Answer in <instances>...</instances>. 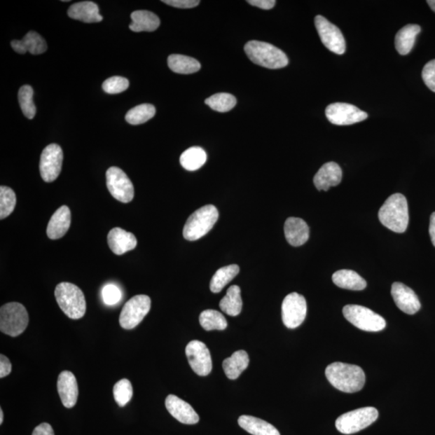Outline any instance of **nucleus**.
Returning <instances> with one entry per match:
<instances>
[{
	"instance_id": "f257e3e1",
	"label": "nucleus",
	"mask_w": 435,
	"mask_h": 435,
	"mask_svg": "<svg viewBox=\"0 0 435 435\" xmlns=\"http://www.w3.org/2000/svg\"><path fill=\"white\" fill-rule=\"evenodd\" d=\"M325 373L331 385L343 393L353 394L361 391L366 380L361 367L345 363H333L326 367Z\"/></svg>"
},
{
	"instance_id": "f03ea898",
	"label": "nucleus",
	"mask_w": 435,
	"mask_h": 435,
	"mask_svg": "<svg viewBox=\"0 0 435 435\" xmlns=\"http://www.w3.org/2000/svg\"><path fill=\"white\" fill-rule=\"evenodd\" d=\"M378 216L380 223L387 228L396 233H405L409 224L406 197L401 193L391 195L380 209Z\"/></svg>"
},
{
	"instance_id": "7ed1b4c3",
	"label": "nucleus",
	"mask_w": 435,
	"mask_h": 435,
	"mask_svg": "<svg viewBox=\"0 0 435 435\" xmlns=\"http://www.w3.org/2000/svg\"><path fill=\"white\" fill-rule=\"evenodd\" d=\"M244 51L250 60L258 66L277 69L286 67L289 64L286 53L266 42L249 41L244 46Z\"/></svg>"
},
{
	"instance_id": "20e7f679",
	"label": "nucleus",
	"mask_w": 435,
	"mask_h": 435,
	"mask_svg": "<svg viewBox=\"0 0 435 435\" xmlns=\"http://www.w3.org/2000/svg\"><path fill=\"white\" fill-rule=\"evenodd\" d=\"M55 298L64 315L71 319H79L85 315L87 303L84 294L72 283L62 282L55 289Z\"/></svg>"
},
{
	"instance_id": "39448f33",
	"label": "nucleus",
	"mask_w": 435,
	"mask_h": 435,
	"mask_svg": "<svg viewBox=\"0 0 435 435\" xmlns=\"http://www.w3.org/2000/svg\"><path fill=\"white\" fill-rule=\"evenodd\" d=\"M219 212L216 207L207 205L193 212L184 226V236L189 241H195L206 235L216 224Z\"/></svg>"
},
{
	"instance_id": "423d86ee",
	"label": "nucleus",
	"mask_w": 435,
	"mask_h": 435,
	"mask_svg": "<svg viewBox=\"0 0 435 435\" xmlns=\"http://www.w3.org/2000/svg\"><path fill=\"white\" fill-rule=\"evenodd\" d=\"M28 311L22 304L9 303L0 309V330L12 337L19 336L29 325Z\"/></svg>"
},
{
	"instance_id": "0eeeda50",
	"label": "nucleus",
	"mask_w": 435,
	"mask_h": 435,
	"mask_svg": "<svg viewBox=\"0 0 435 435\" xmlns=\"http://www.w3.org/2000/svg\"><path fill=\"white\" fill-rule=\"evenodd\" d=\"M379 413L374 407H364L361 409L347 412L337 418L336 427L338 431L352 434L362 431L377 421Z\"/></svg>"
},
{
	"instance_id": "6e6552de",
	"label": "nucleus",
	"mask_w": 435,
	"mask_h": 435,
	"mask_svg": "<svg viewBox=\"0 0 435 435\" xmlns=\"http://www.w3.org/2000/svg\"><path fill=\"white\" fill-rule=\"evenodd\" d=\"M343 314L348 322L362 331L378 332L386 326L383 317L364 306L347 305L343 308Z\"/></svg>"
},
{
	"instance_id": "1a4fd4ad",
	"label": "nucleus",
	"mask_w": 435,
	"mask_h": 435,
	"mask_svg": "<svg viewBox=\"0 0 435 435\" xmlns=\"http://www.w3.org/2000/svg\"><path fill=\"white\" fill-rule=\"evenodd\" d=\"M151 308V299L147 295H137L123 306L120 316V324L123 329H135Z\"/></svg>"
},
{
	"instance_id": "9d476101",
	"label": "nucleus",
	"mask_w": 435,
	"mask_h": 435,
	"mask_svg": "<svg viewBox=\"0 0 435 435\" xmlns=\"http://www.w3.org/2000/svg\"><path fill=\"white\" fill-rule=\"evenodd\" d=\"M106 177L107 189L113 198L123 203L132 201L134 186L125 172L113 166L107 170Z\"/></svg>"
},
{
	"instance_id": "9b49d317",
	"label": "nucleus",
	"mask_w": 435,
	"mask_h": 435,
	"mask_svg": "<svg viewBox=\"0 0 435 435\" xmlns=\"http://www.w3.org/2000/svg\"><path fill=\"white\" fill-rule=\"evenodd\" d=\"M315 24L322 44L336 55H343L346 51V42L340 29L322 15L316 16Z\"/></svg>"
},
{
	"instance_id": "f8f14e48",
	"label": "nucleus",
	"mask_w": 435,
	"mask_h": 435,
	"mask_svg": "<svg viewBox=\"0 0 435 435\" xmlns=\"http://www.w3.org/2000/svg\"><path fill=\"white\" fill-rule=\"evenodd\" d=\"M282 310L284 326L289 329H294L304 322L308 313V305L303 295L292 293L284 298Z\"/></svg>"
},
{
	"instance_id": "ddd939ff",
	"label": "nucleus",
	"mask_w": 435,
	"mask_h": 435,
	"mask_svg": "<svg viewBox=\"0 0 435 435\" xmlns=\"http://www.w3.org/2000/svg\"><path fill=\"white\" fill-rule=\"evenodd\" d=\"M326 116L335 125H352L367 119L366 112L359 109L356 106L336 103L326 107Z\"/></svg>"
},
{
	"instance_id": "4468645a",
	"label": "nucleus",
	"mask_w": 435,
	"mask_h": 435,
	"mask_svg": "<svg viewBox=\"0 0 435 435\" xmlns=\"http://www.w3.org/2000/svg\"><path fill=\"white\" fill-rule=\"evenodd\" d=\"M186 357L193 372L201 377L211 373L212 359L205 343L193 340L188 343L186 348Z\"/></svg>"
},
{
	"instance_id": "2eb2a0df",
	"label": "nucleus",
	"mask_w": 435,
	"mask_h": 435,
	"mask_svg": "<svg viewBox=\"0 0 435 435\" xmlns=\"http://www.w3.org/2000/svg\"><path fill=\"white\" fill-rule=\"evenodd\" d=\"M63 152L58 144H51L43 150L40 160V173L46 182L55 181L62 168Z\"/></svg>"
},
{
	"instance_id": "dca6fc26",
	"label": "nucleus",
	"mask_w": 435,
	"mask_h": 435,
	"mask_svg": "<svg viewBox=\"0 0 435 435\" xmlns=\"http://www.w3.org/2000/svg\"><path fill=\"white\" fill-rule=\"evenodd\" d=\"M392 297L403 312L415 315L421 308V303L413 289L401 282H395L392 286Z\"/></svg>"
},
{
	"instance_id": "f3484780",
	"label": "nucleus",
	"mask_w": 435,
	"mask_h": 435,
	"mask_svg": "<svg viewBox=\"0 0 435 435\" xmlns=\"http://www.w3.org/2000/svg\"><path fill=\"white\" fill-rule=\"evenodd\" d=\"M165 406L170 415L181 423L193 425L200 422V416L193 408L179 396L169 395L165 399Z\"/></svg>"
},
{
	"instance_id": "a211bd4d",
	"label": "nucleus",
	"mask_w": 435,
	"mask_h": 435,
	"mask_svg": "<svg viewBox=\"0 0 435 435\" xmlns=\"http://www.w3.org/2000/svg\"><path fill=\"white\" fill-rule=\"evenodd\" d=\"M57 391L64 407L72 408L76 405L78 387L76 378L69 371H63L57 379Z\"/></svg>"
},
{
	"instance_id": "6ab92c4d",
	"label": "nucleus",
	"mask_w": 435,
	"mask_h": 435,
	"mask_svg": "<svg viewBox=\"0 0 435 435\" xmlns=\"http://www.w3.org/2000/svg\"><path fill=\"white\" fill-rule=\"evenodd\" d=\"M107 243L113 254L121 256L135 249L137 240L132 233L120 228H115L111 229L107 235Z\"/></svg>"
},
{
	"instance_id": "aec40b11",
	"label": "nucleus",
	"mask_w": 435,
	"mask_h": 435,
	"mask_svg": "<svg viewBox=\"0 0 435 435\" xmlns=\"http://www.w3.org/2000/svg\"><path fill=\"white\" fill-rule=\"evenodd\" d=\"M342 170L336 163H326L322 166L314 177V184L319 191H327L331 187L337 186L342 181Z\"/></svg>"
},
{
	"instance_id": "412c9836",
	"label": "nucleus",
	"mask_w": 435,
	"mask_h": 435,
	"mask_svg": "<svg viewBox=\"0 0 435 435\" xmlns=\"http://www.w3.org/2000/svg\"><path fill=\"white\" fill-rule=\"evenodd\" d=\"M71 223V212L67 206L58 208L48 223L47 235L51 240L62 238Z\"/></svg>"
},
{
	"instance_id": "4be33fe9",
	"label": "nucleus",
	"mask_w": 435,
	"mask_h": 435,
	"mask_svg": "<svg viewBox=\"0 0 435 435\" xmlns=\"http://www.w3.org/2000/svg\"><path fill=\"white\" fill-rule=\"evenodd\" d=\"M284 235L290 245L302 246L309 240L310 230L303 219L290 217L284 223Z\"/></svg>"
},
{
	"instance_id": "5701e85b",
	"label": "nucleus",
	"mask_w": 435,
	"mask_h": 435,
	"mask_svg": "<svg viewBox=\"0 0 435 435\" xmlns=\"http://www.w3.org/2000/svg\"><path fill=\"white\" fill-rule=\"evenodd\" d=\"M14 51L25 55L29 52L32 55H39L47 50L46 41L37 32L30 31L21 41L14 40L11 43Z\"/></svg>"
},
{
	"instance_id": "b1692460",
	"label": "nucleus",
	"mask_w": 435,
	"mask_h": 435,
	"mask_svg": "<svg viewBox=\"0 0 435 435\" xmlns=\"http://www.w3.org/2000/svg\"><path fill=\"white\" fill-rule=\"evenodd\" d=\"M67 13L71 19L81 20L84 23H98L104 19L99 14L98 5L91 1L74 4L69 7Z\"/></svg>"
},
{
	"instance_id": "393cba45",
	"label": "nucleus",
	"mask_w": 435,
	"mask_h": 435,
	"mask_svg": "<svg viewBox=\"0 0 435 435\" xmlns=\"http://www.w3.org/2000/svg\"><path fill=\"white\" fill-rule=\"evenodd\" d=\"M132 23L129 28L132 32H153L159 28L160 21L158 16L149 11L139 10L131 14Z\"/></svg>"
},
{
	"instance_id": "a878e982",
	"label": "nucleus",
	"mask_w": 435,
	"mask_h": 435,
	"mask_svg": "<svg viewBox=\"0 0 435 435\" xmlns=\"http://www.w3.org/2000/svg\"><path fill=\"white\" fill-rule=\"evenodd\" d=\"M421 27L417 25H408L397 32L395 46L401 55H407L412 50L417 36L420 34Z\"/></svg>"
},
{
	"instance_id": "bb28decb",
	"label": "nucleus",
	"mask_w": 435,
	"mask_h": 435,
	"mask_svg": "<svg viewBox=\"0 0 435 435\" xmlns=\"http://www.w3.org/2000/svg\"><path fill=\"white\" fill-rule=\"evenodd\" d=\"M249 364L248 353L240 350L233 353L232 357L224 359L223 368L228 379L235 380L249 367Z\"/></svg>"
},
{
	"instance_id": "cd10ccee",
	"label": "nucleus",
	"mask_w": 435,
	"mask_h": 435,
	"mask_svg": "<svg viewBox=\"0 0 435 435\" xmlns=\"http://www.w3.org/2000/svg\"><path fill=\"white\" fill-rule=\"evenodd\" d=\"M238 423L241 428L252 435H281L277 429L262 419L249 416H240Z\"/></svg>"
},
{
	"instance_id": "c85d7f7f",
	"label": "nucleus",
	"mask_w": 435,
	"mask_h": 435,
	"mask_svg": "<svg viewBox=\"0 0 435 435\" xmlns=\"http://www.w3.org/2000/svg\"><path fill=\"white\" fill-rule=\"evenodd\" d=\"M333 282L338 287L356 290H363L367 286V282L357 272L348 270L337 271L332 276Z\"/></svg>"
},
{
	"instance_id": "c756f323",
	"label": "nucleus",
	"mask_w": 435,
	"mask_h": 435,
	"mask_svg": "<svg viewBox=\"0 0 435 435\" xmlns=\"http://www.w3.org/2000/svg\"><path fill=\"white\" fill-rule=\"evenodd\" d=\"M219 308L223 313L230 316L235 317L241 313L243 301H242L240 288L238 286H232L228 289L225 297L220 301Z\"/></svg>"
},
{
	"instance_id": "7c9ffc66",
	"label": "nucleus",
	"mask_w": 435,
	"mask_h": 435,
	"mask_svg": "<svg viewBox=\"0 0 435 435\" xmlns=\"http://www.w3.org/2000/svg\"><path fill=\"white\" fill-rule=\"evenodd\" d=\"M168 66L172 71L180 74L196 73L201 69V64L196 59L181 55H170Z\"/></svg>"
},
{
	"instance_id": "2f4dec72",
	"label": "nucleus",
	"mask_w": 435,
	"mask_h": 435,
	"mask_svg": "<svg viewBox=\"0 0 435 435\" xmlns=\"http://www.w3.org/2000/svg\"><path fill=\"white\" fill-rule=\"evenodd\" d=\"M240 267L237 265H230L225 266L214 273L209 283V289L212 292L217 294L222 291V289L232 282L238 275Z\"/></svg>"
},
{
	"instance_id": "473e14b6",
	"label": "nucleus",
	"mask_w": 435,
	"mask_h": 435,
	"mask_svg": "<svg viewBox=\"0 0 435 435\" xmlns=\"http://www.w3.org/2000/svg\"><path fill=\"white\" fill-rule=\"evenodd\" d=\"M207 153L200 147H191L181 154L180 163L188 171L200 170L206 163Z\"/></svg>"
},
{
	"instance_id": "72a5a7b5",
	"label": "nucleus",
	"mask_w": 435,
	"mask_h": 435,
	"mask_svg": "<svg viewBox=\"0 0 435 435\" xmlns=\"http://www.w3.org/2000/svg\"><path fill=\"white\" fill-rule=\"evenodd\" d=\"M200 322L202 329L206 331H223L228 326V322L223 314L214 310H204L200 315Z\"/></svg>"
},
{
	"instance_id": "f704fd0d",
	"label": "nucleus",
	"mask_w": 435,
	"mask_h": 435,
	"mask_svg": "<svg viewBox=\"0 0 435 435\" xmlns=\"http://www.w3.org/2000/svg\"><path fill=\"white\" fill-rule=\"evenodd\" d=\"M155 114L154 106L145 104L133 107L127 113L125 120L132 125H139L151 120Z\"/></svg>"
},
{
	"instance_id": "c9c22d12",
	"label": "nucleus",
	"mask_w": 435,
	"mask_h": 435,
	"mask_svg": "<svg viewBox=\"0 0 435 435\" xmlns=\"http://www.w3.org/2000/svg\"><path fill=\"white\" fill-rule=\"evenodd\" d=\"M237 103L235 97L228 93H218L207 99L205 104L211 107L214 111L218 112H228L233 109Z\"/></svg>"
},
{
	"instance_id": "e433bc0d",
	"label": "nucleus",
	"mask_w": 435,
	"mask_h": 435,
	"mask_svg": "<svg viewBox=\"0 0 435 435\" xmlns=\"http://www.w3.org/2000/svg\"><path fill=\"white\" fill-rule=\"evenodd\" d=\"M18 99L23 114L29 120L34 119L36 109L34 102V90L30 85H25L20 88Z\"/></svg>"
},
{
	"instance_id": "4c0bfd02",
	"label": "nucleus",
	"mask_w": 435,
	"mask_h": 435,
	"mask_svg": "<svg viewBox=\"0 0 435 435\" xmlns=\"http://www.w3.org/2000/svg\"><path fill=\"white\" fill-rule=\"evenodd\" d=\"M16 205V196L10 187H0V219L7 218L12 214Z\"/></svg>"
},
{
	"instance_id": "58836bf2",
	"label": "nucleus",
	"mask_w": 435,
	"mask_h": 435,
	"mask_svg": "<svg viewBox=\"0 0 435 435\" xmlns=\"http://www.w3.org/2000/svg\"><path fill=\"white\" fill-rule=\"evenodd\" d=\"M113 394L118 405L121 407L126 406L133 396V389L130 381L127 379L118 381L113 389Z\"/></svg>"
},
{
	"instance_id": "ea45409f",
	"label": "nucleus",
	"mask_w": 435,
	"mask_h": 435,
	"mask_svg": "<svg viewBox=\"0 0 435 435\" xmlns=\"http://www.w3.org/2000/svg\"><path fill=\"white\" fill-rule=\"evenodd\" d=\"M129 87L128 80L120 76L107 78L103 83V90L106 94L116 95L125 91Z\"/></svg>"
},
{
	"instance_id": "a19ab883",
	"label": "nucleus",
	"mask_w": 435,
	"mask_h": 435,
	"mask_svg": "<svg viewBox=\"0 0 435 435\" xmlns=\"http://www.w3.org/2000/svg\"><path fill=\"white\" fill-rule=\"evenodd\" d=\"M102 297L106 305H113L120 302L122 293L116 284H109L102 290Z\"/></svg>"
},
{
	"instance_id": "79ce46f5",
	"label": "nucleus",
	"mask_w": 435,
	"mask_h": 435,
	"mask_svg": "<svg viewBox=\"0 0 435 435\" xmlns=\"http://www.w3.org/2000/svg\"><path fill=\"white\" fill-rule=\"evenodd\" d=\"M422 79L429 90L435 92V59L429 62L422 71Z\"/></svg>"
},
{
	"instance_id": "37998d69",
	"label": "nucleus",
	"mask_w": 435,
	"mask_h": 435,
	"mask_svg": "<svg viewBox=\"0 0 435 435\" xmlns=\"http://www.w3.org/2000/svg\"><path fill=\"white\" fill-rule=\"evenodd\" d=\"M164 4L179 8H192L198 6L200 1L197 0H163Z\"/></svg>"
},
{
	"instance_id": "c03bdc74",
	"label": "nucleus",
	"mask_w": 435,
	"mask_h": 435,
	"mask_svg": "<svg viewBox=\"0 0 435 435\" xmlns=\"http://www.w3.org/2000/svg\"><path fill=\"white\" fill-rule=\"evenodd\" d=\"M11 372H12V364H11L9 359L2 354L0 356V378L7 377Z\"/></svg>"
},
{
	"instance_id": "a18cd8bd",
	"label": "nucleus",
	"mask_w": 435,
	"mask_h": 435,
	"mask_svg": "<svg viewBox=\"0 0 435 435\" xmlns=\"http://www.w3.org/2000/svg\"><path fill=\"white\" fill-rule=\"evenodd\" d=\"M247 2L252 5V6L265 10H270L276 4V1H274V0H249Z\"/></svg>"
},
{
	"instance_id": "49530a36",
	"label": "nucleus",
	"mask_w": 435,
	"mask_h": 435,
	"mask_svg": "<svg viewBox=\"0 0 435 435\" xmlns=\"http://www.w3.org/2000/svg\"><path fill=\"white\" fill-rule=\"evenodd\" d=\"M32 435H55V431L50 424L41 423L34 429Z\"/></svg>"
},
{
	"instance_id": "de8ad7c7",
	"label": "nucleus",
	"mask_w": 435,
	"mask_h": 435,
	"mask_svg": "<svg viewBox=\"0 0 435 435\" xmlns=\"http://www.w3.org/2000/svg\"><path fill=\"white\" fill-rule=\"evenodd\" d=\"M429 235H431V240L433 245L435 247V212L431 214V221H429Z\"/></svg>"
},
{
	"instance_id": "09e8293b",
	"label": "nucleus",
	"mask_w": 435,
	"mask_h": 435,
	"mask_svg": "<svg viewBox=\"0 0 435 435\" xmlns=\"http://www.w3.org/2000/svg\"><path fill=\"white\" fill-rule=\"evenodd\" d=\"M427 4L431 8V9L435 13V0H428Z\"/></svg>"
},
{
	"instance_id": "8fccbe9b",
	"label": "nucleus",
	"mask_w": 435,
	"mask_h": 435,
	"mask_svg": "<svg viewBox=\"0 0 435 435\" xmlns=\"http://www.w3.org/2000/svg\"><path fill=\"white\" fill-rule=\"evenodd\" d=\"M4 422V412L3 410H0V424H3Z\"/></svg>"
}]
</instances>
